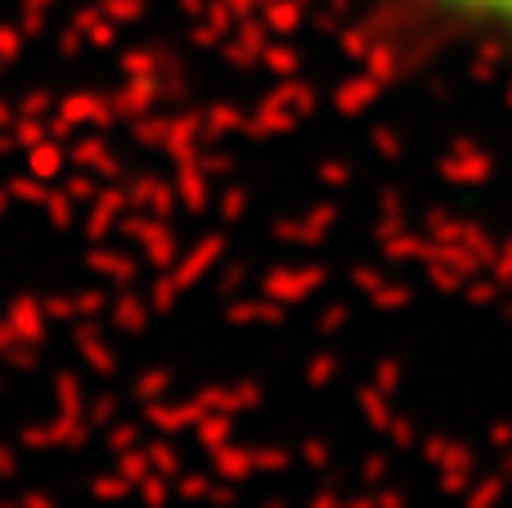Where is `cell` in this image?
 I'll use <instances>...</instances> for the list:
<instances>
[{
	"label": "cell",
	"mask_w": 512,
	"mask_h": 508,
	"mask_svg": "<svg viewBox=\"0 0 512 508\" xmlns=\"http://www.w3.org/2000/svg\"><path fill=\"white\" fill-rule=\"evenodd\" d=\"M432 18L486 41L512 63V0H418Z\"/></svg>",
	"instance_id": "1"
}]
</instances>
